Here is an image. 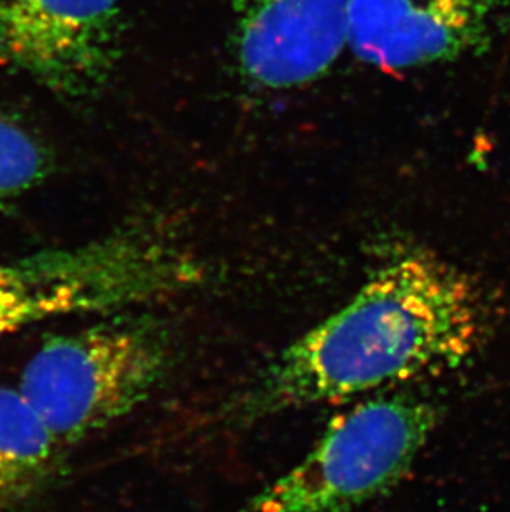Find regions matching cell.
Segmentation results:
<instances>
[{
	"label": "cell",
	"instance_id": "6da1fadb",
	"mask_svg": "<svg viewBox=\"0 0 510 512\" xmlns=\"http://www.w3.org/2000/svg\"><path fill=\"white\" fill-rule=\"evenodd\" d=\"M496 319L479 279L426 249L396 247L348 304L260 373L239 411L262 418L454 368L489 342Z\"/></svg>",
	"mask_w": 510,
	"mask_h": 512
},
{
	"label": "cell",
	"instance_id": "7a4b0ae2",
	"mask_svg": "<svg viewBox=\"0 0 510 512\" xmlns=\"http://www.w3.org/2000/svg\"><path fill=\"white\" fill-rule=\"evenodd\" d=\"M171 363L161 327L110 322L47 340L27 363L19 390L55 440L72 445L140 406Z\"/></svg>",
	"mask_w": 510,
	"mask_h": 512
},
{
	"label": "cell",
	"instance_id": "3957f363",
	"mask_svg": "<svg viewBox=\"0 0 510 512\" xmlns=\"http://www.w3.org/2000/svg\"><path fill=\"white\" fill-rule=\"evenodd\" d=\"M439 423L413 395L371 398L333 418L299 464L237 512H355L400 484Z\"/></svg>",
	"mask_w": 510,
	"mask_h": 512
},
{
	"label": "cell",
	"instance_id": "277c9868",
	"mask_svg": "<svg viewBox=\"0 0 510 512\" xmlns=\"http://www.w3.org/2000/svg\"><path fill=\"white\" fill-rule=\"evenodd\" d=\"M201 269L138 231L0 264V339L62 315L123 309L186 289Z\"/></svg>",
	"mask_w": 510,
	"mask_h": 512
},
{
	"label": "cell",
	"instance_id": "5b68a950",
	"mask_svg": "<svg viewBox=\"0 0 510 512\" xmlns=\"http://www.w3.org/2000/svg\"><path fill=\"white\" fill-rule=\"evenodd\" d=\"M121 37V0H0V65L60 97L100 92Z\"/></svg>",
	"mask_w": 510,
	"mask_h": 512
},
{
	"label": "cell",
	"instance_id": "8992f818",
	"mask_svg": "<svg viewBox=\"0 0 510 512\" xmlns=\"http://www.w3.org/2000/svg\"><path fill=\"white\" fill-rule=\"evenodd\" d=\"M501 0H348V47L383 70L477 57L491 49Z\"/></svg>",
	"mask_w": 510,
	"mask_h": 512
},
{
	"label": "cell",
	"instance_id": "52a82bcc",
	"mask_svg": "<svg viewBox=\"0 0 510 512\" xmlns=\"http://www.w3.org/2000/svg\"><path fill=\"white\" fill-rule=\"evenodd\" d=\"M232 10L237 63L257 87L313 82L348 45V0H232Z\"/></svg>",
	"mask_w": 510,
	"mask_h": 512
},
{
	"label": "cell",
	"instance_id": "ba28073f",
	"mask_svg": "<svg viewBox=\"0 0 510 512\" xmlns=\"http://www.w3.org/2000/svg\"><path fill=\"white\" fill-rule=\"evenodd\" d=\"M60 448L19 388L0 387V512H22L44 493Z\"/></svg>",
	"mask_w": 510,
	"mask_h": 512
},
{
	"label": "cell",
	"instance_id": "9c48e42d",
	"mask_svg": "<svg viewBox=\"0 0 510 512\" xmlns=\"http://www.w3.org/2000/svg\"><path fill=\"white\" fill-rule=\"evenodd\" d=\"M44 146L14 118L0 112V201L34 188L49 173Z\"/></svg>",
	"mask_w": 510,
	"mask_h": 512
}]
</instances>
